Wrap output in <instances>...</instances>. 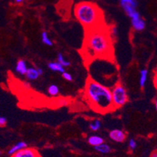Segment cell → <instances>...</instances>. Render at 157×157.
Instances as JSON below:
<instances>
[{
	"label": "cell",
	"mask_w": 157,
	"mask_h": 157,
	"mask_svg": "<svg viewBox=\"0 0 157 157\" xmlns=\"http://www.w3.org/2000/svg\"><path fill=\"white\" fill-rule=\"evenodd\" d=\"M28 68L26 62L24 59H20L16 65V71L21 75H25L27 74Z\"/></svg>",
	"instance_id": "8"
},
{
	"label": "cell",
	"mask_w": 157,
	"mask_h": 157,
	"mask_svg": "<svg viewBox=\"0 0 157 157\" xmlns=\"http://www.w3.org/2000/svg\"><path fill=\"white\" fill-rule=\"evenodd\" d=\"M27 148V143L25 142H22V141H21V142H17L16 145H14L13 146L11 147L9 149V151H8V154L12 155H13L14 153H16L17 152L21 150V149H23V148Z\"/></svg>",
	"instance_id": "10"
},
{
	"label": "cell",
	"mask_w": 157,
	"mask_h": 157,
	"mask_svg": "<svg viewBox=\"0 0 157 157\" xmlns=\"http://www.w3.org/2000/svg\"><path fill=\"white\" fill-rule=\"evenodd\" d=\"M121 2H127V3H131L137 6L136 0H121Z\"/></svg>",
	"instance_id": "22"
},
{
	"label": "cell",
	"mask_w": 157,
	"mask_h": 157,
	"mask_svg": "<svg viewBox=\"0 0 157 157\" xmlns=\"http://www.w3.org/2000/svg\"><path fill=\"white\" fill-rule=\"evenodd\" d=\"M28 80L30 81H35V80L38 79V77L41 76L39 74V72L38 71V68H34V67H30L28 68L27 74H25Z\"/></svg>",
	"instance_id": "9"
},
{
	"label": "cell",
	"mask_w": 157,
	"mask_h": 157,
	"mask_svg": "<svg viewBox=\"0 0 157 157\" xmlns=\"http://www.w3.org/2000/svg\"><path fill=\"white\" fill-rule=\"evenodd\" d=\"M131 24L134 29L136 31H142L145 28V21H144L143 18L141 17L139 13L134 16L133 17H131Z\"/></svg>",
	"instance_id": "6"
},
{
	"label": "cell",
	"mask_w": 157,
	"mask_h": 157,
	"mask_svg": "<svg viewBox=\"0 0 157 157\" xmlns=\"http://www.w3.org/2000/svg\"><path fill=\"white\" fill-rule=\"evenodd\" d=\"M11 157H41V155L35 148L27 147L14 153Z\"/></svg>",
	"instance_id": "5"
},
{
	"label": "cell",
	"mask_w": 157,
	"mask_h": 157,
	"mask_svg": "<svg viewBox=\"0 0 157 157\" xmlns=\"http://www.w3.org/2000/svg\"><path fill=\"white\" fill-rule=\"evenodd\" d=\"M24 1H25V0H15V2H17V3H21V2H23Z\"/></svg>",
	"instance_id": "27"
},
{
	"label": "cell",
	"mask_w": 157,
	"mask_h": 157,
	"mask_svg": "<svg viewBox=\"0 0 157 157\" xmlns=\"http://www.w3.org/2000/svg\"><path fill=\"white\" fill-rule=\"evenodd\" d=\"M75 17L86 30L105 26L104 14L100 7L92 2H81L74 9Z\"/></svg>",
	"instance_id": "3"
},
{
	"label": "cell",
	"mask_w": 157,
	"mask_h": 157,
	"mask_svg": "<svg viewBox=\"0 0 157 157\" xmlns=\"http://www.w3.org/2000/svg\"><path fill=\"white\" fill-rule=\"evenodd\" d=\"M84 49L89 59L100 58L111 60L113 48L109 30L105 29V26L87 30Z\"/></svg>",
	"instance_id": "1"
},
{
	"label": "cell",
	"mask_w": 157,
	"mask_h": 157,
	"mask_svg": "<svg viewBox=\"0 0 157 157\" xmlns=\"http://www.w3.org/2000/svg\"><path fill=\"white\" fill-rule=\"evenodd\" d=\"M147 75H148V71L147 69H142L140 72V80H139V84L140 86L143 88L145 85L147 80Z\"/></svg>",
	"instance_id": "14"
},
{
	"label": "cell",
	"mask_w": 157,
	"mask_h": 157,
	"mask_svg": "<svg viewBox=\"0 0 157 157\" xmlns=\"http://www.w3.org/2000/svg\"><path fill=\"white\" fill-rule=\"evenodd\" d=\"M95 149L98 152H101V153L103 154H107L110 152L111 148L107 145V144L102 143L99 145H97L95 147Z\"/></svg>",
	"instance_id": "13"
},
{
	"label": "cell",
	"mask_w": 157,
	"mask_h": 157,
	"mask_svg": "<svg viewBox=\"0 0 157 157\" xmlns=\"http://www.w3.org/2000/svg\"><path fill=\"white\" fill-rule=\"evenodd\" d=\"M48 92L49 93V95H52V96H56L59 92V89L58 88V86L56 85H51L50 86L48 87Z\"/></svg>",
	"instance_id": "17"
},
{
	"label": "cell",
	"mask_w": 157,
	"mask_h": 157,
	"mask_svg": "<svg viewBox=\"0 0 157 157\" xmlns=\"http://www.w3.org/2000/svg\"><path fill=\"white\" fill-rule=\"evenodd\" d=\"M109 32H110L111 35H114V36L117 35V29H116L115 28H112V29H111V28H110V30H109Z\"/></svg>",
	"instance_id": "24"
},
{
	"label": "cell",
	"mask_w": 157,
	"mask_h": 157,
	"mask_svg": "<svg viewBox=\"0 0 157 157\" xmlns=\"http://www.w3.org/2000/svg\"><path fill=\"white\" fill-rule=\"evenodd\" d=\"M49 69H51L52 71H56V72H59L63 74V73L65 72V70H64V67L61 63H59L58 61L57 62H50L48 64Z\"/></svg>",
	"instance_id": "12"
},
{
	"label": "cell",
	"mask_w": 157,
	"mask_h": 157,
	"mask_svg": "<svg viewBox=\"0 0 157 157\" xmlns=\"http://www.w3.org/2000/svg\"><path fill=\"white\" fill-rule=\"evenodd\" d=\"M6 124V118L4 117H0V126L3 127Z\"/></svg>",
	"instance_id": "21"
},
{
	"label": "cell",
	"mask_w": 157,
	"mask_h": 157,
	"mask_svg": "<svg viewBox=\"0 0 157 157\" xmlns=\"http://www.w3.org/2000/svg\"><path fill=\"white\" fill-rule=\"evenodd\" d=\"M109 138L117 142H123L126 139V135L123 131L119 129H114L109 134Z\"/></svg>",
	"instance_id": "7"
},
{
	"label": "cell",
	"mask_w": 157,
	"mask_h": 157,
	"mask_svg": "<svg viewBox=\"0 0 157 157\" xmlns=\"http://www.w3.org/2000/svg\"><path fill=\"white\" fill-rule=\"evenodd\" d=\"M153 83H154V86H155V88L157 89V71L155 73V75H154Z\"/></svg>",
	"instance_id": "23"
},
{
	"label": "cell",
	"mask_w": 157,
	"mask_h": 157,
	"mask_svg": "<svg viewBox=\"0 0 157 157\" xmlns=\"http://www.w3.org/2000/svg\"><path fill=\"white\" fill-rule=\"evenodd\" d=\"M104 140L102 137L98 136V135H92L90 136L88 139V142L91 145H93V146H97V145H99L101 144L104 143Z\"/></svg>",
	"instance_id": "11"
},
{
	"label": "cell",
	"mask_w": 157,
	"mask_h": 157,
	"mask_svg": "<svg viewBox=\"0 0 157 157\" xmlns=\"http://www.w3.org/2000/svg\"><path fill=\"white\" fill-rule=\"evenodd\" d=\"M63 78L65 80H67V81H71L73 80V78L72 76H71V74H70V73L68 72H64L63 73Z\"/></svg>",
	"instance_id": "20"
},
{
	"label": "cell",
	"mask_w": 157,
	"mask_h": 157,
	"mask_svg": "<svg viewBox=\"0 0 157 157\" xmlns=\"http://www.w3.org/2000/svg\"><path fill=\"white\" fill-rule=\"evenodd\" d=\"M155 109H156V111H157V100L155 101Z\"/></svg>",
	"instance_id": "28"
},
{
	"label": "cell",
	"mask_w": 157,
	"mask_h": 157,
	"mask_svg": "<svg viewBox=\"0 0 157 157\" xmlns=\"http://www.w3.org/2000/svg\"><path fill=\"white\" fill-rule=\"evenodd\" d=\"M89 128L92 131H98L101 128V121L99 120H94L89 124Z\"/></svg>",
	"instance_id": "16"
},
{
	"label": "cell",
	"mask_w": 157,
	"mask_h": 157,
	"mask_svg": "<svg viewBox=\"0 0 157 157\" xmlns=\"http://www.w3.org/2000/svg\"><path fill=\"white\" fill-rule=\"evenodd\" d=\"M41 37H42V42H43L44 44H45V45H49V46L52 45L53 43H52V40L50 39V38L48 37V33H47L46 31H42Z\"/></svg>",
	"instance_id": "15"
},
{
	"label": "cell",
	"mask_w": 157,
	"mask_h": 157,
	"mask_svg": "<svg viewBox=\"0 0 157 157\" xmlns=\"http://www.w3.org/2000/svg\"><path fill=\"white\" fill-rule=\"evenodd\" d=\"M57 61H58L59 63L62 64L64 67H69V66L71 65V63H70L67 59H66L65 58H64V56H63L62 53L58 54V56H57Z\"/></svg>",
	"instance_id": "18"
},
{
	"label": "cell",
	"mask_w": 157,
	"mask_h": 157,
	"mask_svg": "<svg viewBox=\"0 0 157 157\" xmlns=\"http://www.w3.org/2000/svg\"><path fill=\"white\" fill-rule=\"evenodd\" d=\"M38 72H39L40 75H42V74H43V71H42V69H41V68H38Z\"/></svg>",
	"instance_id": "26"
},
{
	"label": "cell",
	"mask_w": 157,
	"mask_h": 157,
	"mask_svg": "<svg viewBox=\"0 0 157 157\" xmlns=\"http://www.w3.org/2000/svg\"><path fill=\"white\" fill-rule=\"evenodd\" d=\"M113 102L115 109L124 105L128 100V96L125 88L121 84H117L112 88Z\"/></svg>",
	"instance_id": "4"
},
{
	"label": "cell",
	"mask_w": 157,
	"mask_h": 157,
	"mask_svg": "<svg viewBox=\"0 0 157 157\" xmlns=\"http://www.w3.org/2000/svg\"><path fill=\"white\" fill-rule=\"evenodd\" d=\"M85 98L95 111L101 113L114 109L112 91L108 87L94 79L87 81L85 88Z\"/></svg>",
	"instance_id": "2"
},
{
	"label": "cell",
	"mask_w": 157,
	"mask_h": 157,
	"mask_svg": "<svg viewBox=\"0 0 157 157\" xmlns=\"http://www.w3.org/2000/svg\"><path fill=\"white\" fill-rule=\"evenodd\" d=\"M150 157H157V149L152 151V153H151Z\"/></svg>",
	"instance_id": "25"
},
{
	"label": "cell",
	"mask_w": 157,
	"mask_h": 157,
	"mask_svg": "<svg viewBox=\"0 0 157 157\" xmlns=\"http://www.w3.org/2000/svg\"><path fill=\"white\" fill-rule=\"evenodd\" d=\"M129 147L131 149H132V150H134L135 148L137 147V143H136V141H135V139H133V138H131L129 141Z\"/></svg>",
	"instance_id": "19"
}]
</instances>
